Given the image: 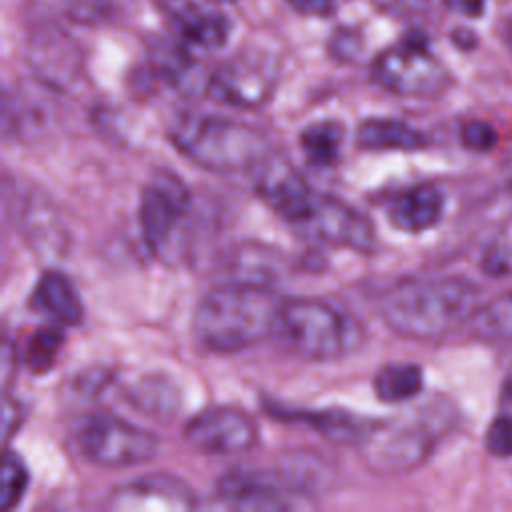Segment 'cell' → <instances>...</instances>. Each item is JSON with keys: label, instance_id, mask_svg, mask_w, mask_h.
Returning a JSON list of instances; mask_svg holds the SVG:
<instances>
[{"label": "cell", "instance_id": "cell-1", "mask_svg": "<svg viewBox=\"0 0 512 512\" xmlns=\"http://www.w3.org/2000/svg\"><path fill=\"white\" fill-rule=\"evenodd\" d=\"M282 298L266 284L232 282L210 290L196 306L192 334L216 354L250 348L278 328Z\"/></svg>", "mask_w": 512, "mask_h": 512}, {"label": "cell", "instance_id": "cell-2", "mask_svg": "<svg viewBox=\"0 0 512 512\" xmlns=\"http://www.w3.org/2000/svg\"><path fill=\"white\" fill-rule=\"evenodd\" d=\"M476 304V286L458 276L406 278L380 298L384 324L416 340L448 334L458 322L470 318Z\"/></svg>", "mask_w": 512, "mask_h": 512}, {"label": "cell", "instance_id": "cell-3", "mask_svg": "<svg viewBox=\"0 0 512 512\" xmlns=\"http://www.w3.org/2000/svg\"><path fill=\"white\" fill-rule=\"evenodd\" d=\"M168 136L182 156L212 172H254L272 154L260 130L220 116L182 114Z\"/></svg>", "mask_w": 512, "mask_h": 512}, {"label": "cell", "instance_id": "cell-4", "mask_svg": "<svg viewBox=\"0 0 512 512\" xmlns=\"http://www.w3.org/2000/svg\"><path fill=\"white\" fill-rule=\"evenodd\" d=\"M276 334L288 348L308 360H334L362 340L352 320L318 298L282 302Z\"/></svg>", "mask_w": 512, "mask_h": 512}, {"label": "cell", "instance_id": "cell-5", "mask_svg": "<svg viewBox=\"0 0 512 512\" xmlns=\"http://www.w3.org/2000/svg\"><path fill=\"white\" fill-rule=\"evenodd\" d=\"M434 442L436 434L422 416H398L372 420L356 448L366 468L374 474L398 476L426 462Z\"/></svg>", "mask_w": 512, "mask_h": 512}, {"label": "cell", "instance_id": "cell-6", "mask_svg": "<svg viewBox=\"0 0 512 512\" xmlns=\"http://www.w3.org/2000/svg\"><path fill=\"white\" fill-rule=\"evenodd\" d=\"M372 78L384 90L406 98H432L450 84L448 70L430 52L428 40L420 32L404 36L378 54L372 64Z\"/></svg>", "mask_w": 512, "mask_h": 512}, {"label": "cell", "instance_id": "cell-7", "mask_svg": "<svg viewBox=\"0 0 512 512\" xmlns=\"http://www.w3.org/2000/svg\"><path fill=\"white\" fill-rule=\"evenodd\" d=\"M190 208V192L174 174H158L144 186L138 206V224L146 248L156 258L166 260L178 252Z\"/></svg>", "mask_w": 512, "mask_h": 512}, {"label": "cell", "instance_id": "cell-8", "mask_svg": "<svg viewBox=\"0 0 512 512\" xmlns=\"http://www.w3.org/2000/svg\"><path fill=\"white\" fill-rule=\"evenodd\" d=\"M84 456L100 466L124 468L152 460L158 454V438L114 414L88 416L78 432Z\"/></svg>", "mask_w": 512, "mask_h": 512}, {"label": "cell", "instance_id": "cell-9", "mask_svg": "<svg viewBox=\"0 0 512 512\" xmlns=\"http://www.w3.org/2000/svg\"><path fill=\"white\" fill-rule=\"evenodd\" d=\"M186 444L210 456H234L250 450L258 440V426L236 406H210L184 426Z\"/></svg>", "mask_w": 512, "mask_h": 512}, {"label": "cell", "instance_id": "cell-10", "mask_svg": "<svg viewBox=\"0 0 512 512\" xmlns=\"http://www.w3.org/2000/svg\"><path fill=\"white\" fill-rule=\"evenodd\" d=\"M302 482L286 470H232L218 480V496L242 510H288L296 506Z\"/></svg>", "mask_w": 512, "mask_h": 512}, {"label": "cell", "instance_id": "cell-11", "mask_svg": "<svg viewBox=\"0 0 512 512\" xmlns=\"http://www.w3.org/2000/svg\"><path fill=\"white\" fill-rule=\"evenodd\" d=\"M274 86L276 76L268 60L256 54H238L210 74L206 94L226 106L260 108L272 98Z\"/></svg>", "mask_w": 512, "mask_h": 512}, {"label": "cell", "instance_id": "cell-12", "mask_svg": "<svg viewBox=\"0 0 512 512\" xmlns=\"http://www.w3.org/2000/svg\"><path fill=\"white\" fill-rule=\"evenodd\" d=\"M298 228L318 242L358 252H370L376 240L374 228L362 212L328 194H316L308 218Z\"/></svg>", "mask_w": 512, "mask_h": 512}, {"label": "cell", "instance_id": "cell-13", "mask_svg": "<svg viewBox=\"0 0 512 512\" xmlns=\"http://www.w3.org/2000/svg\"><path fill=\"white\" fill-rule=\"evenodd\" d=\"M254 188L276 214L294 226L308 218L316 200L304 176L288 160L272 154L254 170Z\"/></svg>", "mask_w": 512, "mask_h": 512}, {"label": "cell", "instance_id": "cell-14", "mask_svg": "<svg viewBox=\"0 0 512 512\" xmlns=\"http://www.w3.org/2000/svg\"><path fill=\"white\" fill-rule=\"evenodd\" d=\"M188 50H218L230 36V20L214 0H156Z\"/></svg>", "mask_w": 512, "mask_h": 512}, {"label": "cell", "instance_id": "cell-15", "mask_svg": "<svg viewBox=\"0 0 512 512\" xmlns=\"http://www.w3.org/2000/svg\"><path fill=\"white\" fill-rule=\"evenodd\" d=\"M196 506V496L188 484L168 474H148L116 486L108 498L110 510H190Z\"/></svg>", "mask_w": 512, "mask_h": 512}, {"label": "cell", "instance_id": "cell-16", "mask_svg": "<svg viewBox=\"0 0 512 512\" xmlns=\"http://www.w3.org/2000/svg\"><path fill=\"white\" fill-rule=\"evenodd\" d=\"M28 62L34 74L56 90H68L80 76L82 58L76 42L58 28L38 30L28 44Z\"/></svg>", "mask_w": 512, "mask_h": 512}, {"label": "cell", "instance_id": "cell-17", "mask_svg": "<svg viewBox=\"0 0 512 512\" xmlns=\"http://www.w3.org/2000/svg\"><path fill=\"white\" fill-rule=\"evenodd\" d=\"M444 210V196L432 184H416L400 194L388 206V220L404 232H424L432 228Z\"/></svg>", "mask_w": 512, "mask_h": 512}, {"label": "cell", "instance_id": "cell-18", "mask_svg": "<svg viewBox=\"0 0 512 512\" xmlns=\"http://www.w3.org/2000/svg\"><path fill=\"white\" fill-rule=\"evenodd\" d=\"M30 306L42 316L60 326H78L84 318V308L72 282L56 270L44 272L30 298Z\"/></svg>", "mask_w": 512, "mask_h": 512}, {"label": "cell", "instance_id": "cell-19", "mask_svg": "<svg viewBox=\"0 0 512 512\" xmlns=\"http://www.w3.org/2000/svg\"><path fill=\"white\" fill-rule=\"evenodd\" d=\"M276 416H286V420H298L314 428L318 434L328 438L336 444H354L358 446L360 440L366 436L372 420H364L352 412L340 408L328 410H286L274 412Z\"/></svg>", "mask_w": 512, "mask_h": 512}, {"label": "cell", "instance_id": "cell-20", "mask_svg": "<svg viewBox=\"0 0 512 512\" xmlns=\"http://www.w3.org/2000/svg\"><path fill=\"white\" fill-rule=\"evenodd\" d=\"M356 142L364 150L414 152L428 146V136L396 118H368L360 122Z\"/></svg>", "mask_w": 512, "mask_h": 512}, {"label": "cell", "instance_id": "cell-21", "mask_svg": "<svg viewBox=\"0 0 512 512\" xmlns=\"http://www.w3.org/2000/svg\"><path fill=\"white\" fill-rule=\"evenodd\" d=\"M424 386L422 366L416 362L384 364L374 376V394L388 404L416 398Z\"/></svg>", "mask_w": 512, "mask_h": 512}, {"label": "cell", "instance_id": "cell-22", "mask_svg": "<svg viewBox=\"0 0 512 512\" xmlns=\"http://www.w3.org/2000/svg\"><path fill=\"white\" fill-rule=\"evenodd\" d=\"M344 142V128L334 120H318L302 128L300 148L312 166L326 168L338 162Z\"/></svg>", "mask_w": 512, "mask_h": 512}, {"label": "cell", "instance_id": "cell-23", "mask_svg": "<svg viewBox=\"0 0 512 512\" xmlns=\"http://www.w3.org/2000/svg\"><path fill=\"white\" fill-rule=\"evenodd\" d=\"M128 398L138 410L154 416L172 414L180 404L174 384L164 376H144L142 380L134 382L128 390Z\"/></svg>", "mask_w": 512, "mask_h": 512}, {"label": "cell", "instance_id": "cell-24", "mask_svg": "<svg viewBox=\"0 0 512 512\" xmlns=\"http://www.w3.org/2000/svg\"><path fill=\"white\" fill-rule=\"evenodd\" d=\"M468 320L472 332L480 338L512 340V292L478 306Z\"/></svg>", "mask_w": 512, "mask_h": 512}, {"label": "cell", "instance_id": "cell-25", "mask_svg": "<svg viewBox=\"0 0 512 512\" xmlns=\"http://www.w3.org/2000/svg\"><path fill=\"white\" fill-rule=\"evenodd\" d=\"M62 344H64V332L60 330V324L42 326L28 336L24 344L22 360L28 366V370L34 374L48 372L54 366Z\"/></svg>", "mask_w": 512, "mask_h": 512}, {"label": "cell", "instance_id": "cell-26", "mask_svg": "<svg viewBox=\"0 0 512 512\" xmlns=\"http://www.w3.org/2000/svg\"><path fill=\"white\" fill-rule=\"evenodd\" d=\"M28 488V470L22 458L10 448L2 456V510L8 512L20 504Z\"/></svg>", "mask_w": 512, "mask_h": 512}, {"label": "cell", "instance_id": "cell-27", "mask_svg": "<svg viewBox=\"0 0 512 512\" xmlns=\"http://www.w3.org/2000/svg\"><path fill=\"white\" fill-rule=\"evenodd\" d=\"M460 142L472 152H488L498 144V132L490 122L474 118L462 124Z\"/></svg>", "mask_w": 512, "mask_h": 512}, {"label": "cell", "instance_id": "cell-28", "mask_svg": "<svg viewBox=\"0 0 512 512\" xmlns=\"http://www.w3.org/2000/svg\"><path fill=\"white\" fill-rule=\"evenodd\" d=\"M484 446L492 456L512 458V416H498L490 422Z\"/></svg>", "mask_w": 512, "mask_h": 512}, {"label": "cell", "instance_id": "cell-29", "mask_svg": "<svg viewBox=\"0 0 512 512\" xmlns=\"http://www.w3.org/2000/svg\"><path fill=\"white\" fill-rule=\"evenodd\" d=\"M110 12L108 0H70L68 14L72 20L82 24H96Z\"/></svg>", "mask_w": 512, "mask_h": 512}, {"label": "cell", "instance_id": "cell-30", "mask_svg": "<svg viewBox=\"0 0 512 512\" xmlns=\"http://www.w3.org/2000/svg\"><path fill=\"white\" fill-rule=\"evenodd\" d=\"M360 48H362V40L352 30H340L330 40V52L338 60H354Z\"/></svg>", "mask_w": 512, "mask_h": 512}, {"label": "cell", "instance_id": "cell-31", "mask_svg": "<svg viewBox=\"0 0 512 512\" xmlns=\"http://www.w3.org/2000/svg\"><path fill=\"white\" fill-rule=\"evenodd\" d=\"M298 14L328 16L336 8V0H286Z\"/></svg>", "mask_w": 512, "mask_h": 512}, {"label": "cell", "instance_id": "cell-32", "mask_svg": "<svg viewBox=\"0 0 512 512\" xmlns=\"http://www.w3.org/2000/svg\"><path fill=\"white\" fill-rule=\"evenodd\" d=\"M22 420H24L22 406L10 396H6L4 398V440H8L18 430Z\"/></svg>", "mask_w": 512, "mask_h": 512}, {"label": "cell", "instance_id": "cell-33", "mask_svg": "<svg viewBox=\"0 0 512 512\" xmlns=\"http://www.w3.org/2000/svg\"><path fill=\"white\" fill-rule=\"evenodd\" d=\"M444 6L456 14L468 16V18H476L484 12L486 0H442Z\"/></svg>", "mask_w": 512, "mask_h": 512}, {"label": "cell", "instance_id": "cell-34", "mask_svg": "<svg viewBox=\"0 0 512 512\" xmlns=\"http://www.w3.org/2000/svg\"><path fill=\"white\" fill-rule=\"evenodd\" d=\"M402 6H406L408 10H422L426 8L428 0H398Z\"/></svg>", "mask_w": 512, "mask_h": 512}, {"label": "cell", "instance_id": "cell-35", "mask_svg": "<svg viewBox=\"0 0 512 512\" xmlns=\"http://www.w3.org/2000/svg\"><path fill=\"white\" fill-rule=\"evenodd\" d=\"M506 44H508V48L512 50V18H510L508 24H506Z\"/></svg>", "mask_w": 512, "mask_h": 512}]
</instances>
